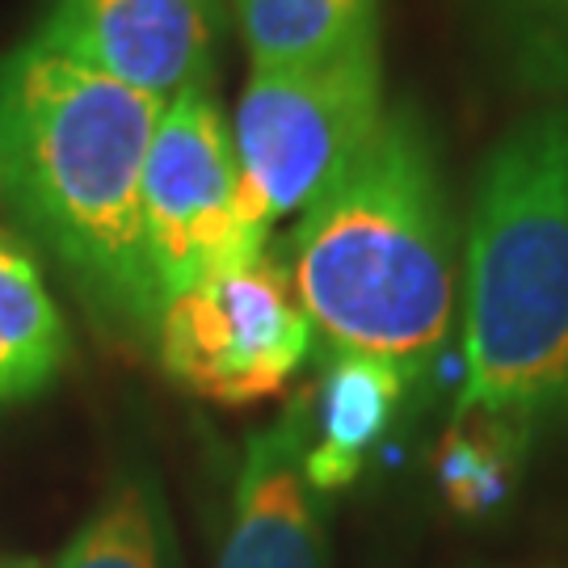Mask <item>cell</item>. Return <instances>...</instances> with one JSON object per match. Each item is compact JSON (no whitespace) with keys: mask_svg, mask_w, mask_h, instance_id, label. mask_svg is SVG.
Wrapping results in <instances>:
<instances>
[{"mask_svg":"<svg viewBox=\"0 0 568 568\" xmlns=\"http://www.w3.org/2000/svg\"><path fill=\"white\" fill-rule=\"evenodd\" d=\"M164 102L26 42L0 60V199L105 337L152 354L143 164Z\"/></svg>","mask_w":568,"mask_h":568,"instance_id":"1","label":"cell"},{"mask_svg":"<svg viewBox=\"0 0 568 568\" xmlns=\"http://www.w3.org/2000/svg\"><path fill=\"white\" fill-rule=\"evenodd\" d=\"M286 274L325 354H366L422 379L464 304V257L422 110L387 105L358 161L300 215Z\"/></svg>","mask_w":568,"mask_h":568,"instance_id":"2","label":"cell"},{"mask_svg":"<svg viewBox=\"0 0 568 568\" xmlns=\"http://www.w3.org/2000/svg\"><path fill=\"white\" fill-rule=\"evenodd\" d=\"M459 413L568 434V110L509 126L480 164L464 244Z\"/></svg>","mask_w":568,"mask_h":568,"instance_id":"3","label":"cell"},{"mask_svg":"<svg viewBox=\"0 0 568 568\" xmlns=\"http://www.w3.org/2000/svg\"><path fill=\"white\" fill-rule=\"evenodd\" d=\"M384 114L379 47L312 68L253 72L236 102L232 148L257 227L274 232L286 215H304L358 161Z\"/></svg>","mask_w":568,"mask_h":568,"instance_id":"4","label":"cell"},{"mask_svg":"<svg viewBox=\"0 0 568 568\" xmlns=\"http://www.w3.org/2000/svg\"><path fill=\"white\" fill-rule=\"evenodd\" d=\"M143 232L164 304L199 278L262 257L270 244L244 203L232 122L215 102V81L190 84L164 102L143 164Z\"/></svg>","mask_w":568,"mask_h":568,"instance_id":"5","label":"cell"},{"mask_svg":"<svg viewBox=\"0 0 568 568\" xmlns=\"http://www.w3.org/2000/svg\"><path fill=\"white\" fill-rule=\"evenodd\" d=\"M307 349V312L286 262L270 248L178 291L152 337V354L173 384L227 408L278 396Z\"/></svg>","mask_w":568,"mask_h":568,"instance_id":"6","label":"cell"},{"mask_svg":"<svg viewBox=\"0 0 568 568\" xmlns=\"http://www.w3.org/2000/svg\"><path fill=\"white\" fill-rule=\"evenodd\" d=\"M232 0H42L30 42L148 98L215 81Z\"/></svg>","mask_w":568,"mask_h":568,"instance_id":"7","label":"cell"},{"mask_svg":"<svg viewBox=\"0 0 568 568\" xmlns=\"http://www.w3.org/2000/svg\"><path fill=\"white\" fill-rule=\"evenodd\" d=\"M307 396L248 434L215 568H325V493L307 476Z\"/></svg>","mask_w":568,"mask_h":568,"instance_id":"8","label":"cell"},{"mask_svg":"<svg viewBox=\"0 0 568 568\" xmlns=\"http://www.w3.org/2000/svg\"><path fill=\"white\" fill-rule=\"evenodd\" d=\"M408 387L413 379L384 358L325 354V371L307 392V476L325 497L363 476L366 455L387 438Z\"/></svg>","mask_w":568,"mask_h":568,"instance_id":"9","label":"cell"},{"mask_svg":"<svg viewBox=\"0 0 568 568\" xmlns=\"http://www.w3.org/2000/svg\"><path fill=\"white\" fill-rule=\"evenodd\" d=\"M68 358L72 333L42 278L39 253L0 227V408L42 396Z\"/></svg>","mask_w":568,"mask_h":568,"instance_id":"10","label":"cell"},{"mask_svg":"<svg viewBox=\"0 0 568 568\" xmlns=\"http://www.w3.org/2000/svg\"><path fill=\"white\" fill-rule=\"evenodd\" d=\"M253 72L312 68L379 47V0H232Z\"/></svg>","mask_w":568,"mask_h":568,"instance_id":"11","label":"cell"},{"mask_svg":"<svg viewBox=\"0 0 568 568\" xmlns=\"http://www.w3.org/2000/svg\"><path fill=\"white\" fill-rule=\"evenodd\" d=\"M530 443L535 438L527 429L509 426L501 417L455 408V422H450L447 438L438 447V459H434L447 501L471 518L493 514L518 485Z\"/></svg>","mask_w":568,"mask_h":568,"instance_id":"12","label":"cell"},{"mask_svg":"<svg viewBox=\"0 0 568 568\" xmlns=\"http://www.w3.org/2000/svg\"><path fill=\"white\" fill-rule=\"evenodd\" d=\"M493 55L514 81L568 98V0H476Z\"/></svg>","mask_w":568,"mask_h":568,"instance_id":"13","label":"cell"},{"mask_svg":"<svg viewBox=\"0 0 568 568\" xmlns=\"http://www.w3.org/2000/svg\"><path fill=\"white\" fill-rule=\"evenodd\" d=\"M55 568H169L161 509L140 480H122L63 548Z\"/></svg>","mask_w":568,"mask_h":568,"instance_id":"14","label":"cell"},{"mask_svg":"<svg viewBox=\"0 0 568 568\" xmlns=\"http://www.w3.org/2000/svg\"><path fill=\"white\" fill-rule=\"evenodd\" d=\"M0 568H42V565H34V560H4Z\"/></svg>","mask_w":568,"mask_h":568,"instance_id":"15","label":"cell"}]
</instances>
